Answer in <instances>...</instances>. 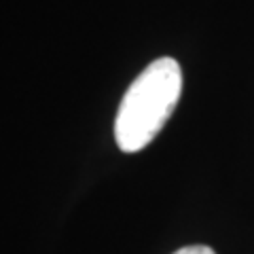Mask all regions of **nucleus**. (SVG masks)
I'll use <instances>...</instances> for the list:
<instances>
[{
    "mask_svg": "<svg viewBox=\"0 0 254 254\" xmlns=\"http://www.w3.org/2000/svg\"><path fill=\"white\" fill-rule=\"evenodd\" d=\"M182 93V70L174 58L150 62L127 87L115 119V140L123 153H138L155 140Z\"/></svg>",
    "mask_w": 254,
    "mask_h": 254,
    "instance_id": "1",
    "label": "nucleus"
},
{
    "mask_svg": "<svg viewBox=\"0 0 254 254\" xmlns=\"http://www.w3.org/2000/svg\"><path fill=\"white\" fill-rule=\"evenodd\" d=\"M174 254H216V252L208 248V246H187V248H180Z\"/></svg>",
    "mask_w": 254,
    "mask_h": 254,
    "instance_id": "2",
    "label": "nucleus"
}]
</instances>
